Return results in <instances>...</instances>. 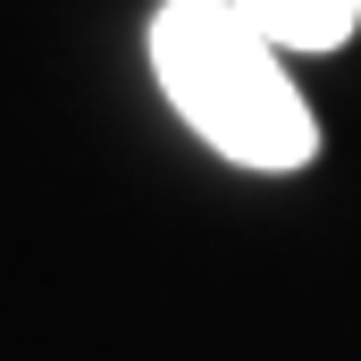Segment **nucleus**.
Returning a JSON list of instances; mask_svg holds the SVG:
<instances>
[{"label": "nucleus", "mask_w": 361, "mask_h": 361, "mask_svg": "<svg viewBox=\"0 0 361 361\" xmlns=\"http://www.w3.org/2000/svg\"><path fill=\"white\" fill-rule=\"evenodd\" d=\"M152 68L177 118L244 169H302L319 152V126L286 76L277 42L235 0H169L152 17Z\"/></svg>", "instance_id": "1"}, {"label": "nucleus", "mask_w": 361, "mask_h": 361, "mask_svg": "<svg viewBox=\"0 0 361 361\" xmlns=\"http://www.w3.org/2000/svg\"><path fill=\"white\" fill-rule=\"evenodd\" d=\"M277 51H336L361 25V0H235Z\"/></svg>", "instance_id": "2"}]
</instances>
